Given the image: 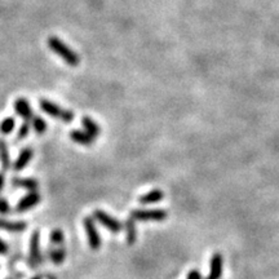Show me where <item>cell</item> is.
<instances>
[{
	"label": "cell",
	"mask_w": 279,
	"mask_h": 279,
	"mask_svg": "<svg viewBox=\"0 0 279 279\" xmlns=\"http://www.w3.org/2000/svg\"><path fill=\"white\" fill-rule=\"evenodd\" d=\"M12 184L13 186L16 187H21V189H26V190L29 191H36V189H38L39 184L36 180H34V178H13L12 180Z\"/></svg>",
	"instance_id": "obj_13"
},
{
	"label": "cell",
	"mask_w": 279,
	"mask_h": 279,
	"mask_svg": "<svg viewBox=\"0 0 279 279\" xmlns=\"http://www.w3.org/2000/svg\"><path fill=\"white\" fill-rule=\"evenodd\" d=\"M0 162L4 171L11 168V157H9L8 145L4 140H0Z\"/></svg>",
	"instance_id": "obj_17"
},
{
	"label": "cell",
	"mask_w": 279,
	"mask_h": 279,
	"mask_svg": "<svg viewBox=\"0 0 279 279\" xmlns=\"http://www.w3.org/2000/svg\"><path fill=\"white\" fill-rule=\"evenodd\" d=\"M49 279H56V278H54V276H49Z\"/></svg>",
	"instance_id": "obj_28"
},
{
	"label": "cell",
	"mask_w": 279,
	"mask_h": 279,
	"mask_svg": "<svg viewBox=\"0 0 279 279\" xmlns=\"http://www.w3.org/2000/svg\"><path fill=\"white\" fill-rule=\"evenodd\" d=\"M163 191L155 189V190H152L150 193L145 194V195L140 196L138 202L141 203V204H152V203L161 202L162 199H163Z\"/></svg>",
	"instance_id": "obj_14"
},
{
	"label": "cell",
	"mask_w": 279,
	"mask_h": 279,
	"mask_svg": "<svg viewBox=\"0 0 279 279\" xmlns=\"http://www.w3.org/2000/svg\"><path fill=\"white\" fill-rule=\"evenodd\" d=\"M187 279H203V278L196 269H193V270H190L189 271V274H187Z\"/></svg>",
	"instance_id": "obj_24"
},
{
	"label": "cell",
	"mask_w": 279,
	"mask_h": 279,
	"mask_svg": "<svg viewBox=\"0 0 279 279\" xmlns=\"http://www.w3.org/2000/svg\"><path fill=\"white\" fill-rule=\"evenodd\" d=\"M93 219L101 224L104 228H106L109 232L114 233V234H118V233L123 229L122 224L119 223L116 219L111 217L109 214H106L105 211H102V210H96L95 214H93Z\"/></svg>",
	"instance_id": "obj_5"
},
{
	"label": "cell",
	"mask_w": 279,
	"mask_h": 279,
	"mask_svg": "<svg viewBox=\"0 0 279 279\" xmlns=\"http://www.w3.org/2000/svg\"><path fill=\"white\" fill-rule=\"evenodd\" d=\"M27 228L26 223H9L6 220H0V229L11 233H21L25 232Z\"/></svg>",
	"instance_id": "obj_16"
},
{
	"label": "cell",
	"mask_w": 279,
	"mask_h": 279,
	"mask_svg": "<svg viewBox=\"0 0 279 279\" xmlns=\"http://www.w3.org/2000/svg\"><path fill=\"white\" fill-rule=\"evenodd\" d=\"M31 124H33L34 129L38 134H43L47 131V122L42 116H34L33 120H31Z\"/></svg>",
	"instance_id": "obj_20"
},
{
	"label": "cell",
	"mask_w": 279,
	"mask_h": 279,
	"mask_svg": "<svg viewBox=\"0 0 279 279\" xmlns=\"http://www.w3.org/2000/svg\"><path fill=\"white\" fill-rule=\"evenodd\" d=\"M84 229H86L87 237H88V244L91 247V250L97 251L101 247V238H100V233L96 226V220L93 217H86L83 221Z\"/></svg>",
	"instance_id": "obj_3"
},
{
	"label": "cell",
	"mask_w": 279,
	"mask_h": 279,
	"mask_svg": "<svg viewBox=\"0 0 279 279\" xmlns=\"http://www.w3.org/2000/svg\"><path fill=\"white\" fill-rule=\"evenodd\" d=\"M223 275V256L215 253L211 260V271L205 279H220Z\"/></svg>",
	"instance_id": "obj_10"
},
{
	"label": "cell",
	"mask_w": 279,
	"mask_h": 279,
	"mask_svg": "<svg viewBox=\"0 0 279 279\" xmlns=\"http://www.w3.org/2000/svg\"><path fill=\"white\" fill-rule=\"evenodd\" d=\"M42 196L39 195L38 191H30L27 195H25L24 198L17 203L16 205V211L17 212H25L31 210L33 207H35L39 202H40Z\"/></svg>",
	"instance_id": "obj_7"
},
{
	"label": "cell",
	"mask_w": 279,
	"mask_h": 279,
	"mask_svg": "<svg viewBox=\"0 0 279 279\" xmlns=\"http://www.w3.org/2000/svg\"><path fill=\"white\" fill-rule=\"evenodd\" d=\"M9 211H11V205L8 200L0 196V215H7Z\"/></svg>",
	"instance_id": "obj_23"
},
{
	"label": "cell",
	"mask_w": 279,
	"mask_h": 279,
	"mask_svg": "<svg viewBox=\"0 0 279 279\" xmlns=\"http://www.w3.org/2000/svg\"><path fill=\"white\" fill-rule=\"evenodd\" d=\"M7 252H8V246H7L6 242L0 239V255H6Z\"/></svg>",
	"instance_id": "obj_25"
},
{
	"label": "cell",
	"mask_w": 279,
	"mask_h": 279,
	"mask_svg": "<svg viewBox=\"0 0 279 279\" xmlns=\"http://www.w3.org/2000/svg\"><path fill=\"white\" fill-rule=\"evenodd\" d=\"M65 257H66V251L63 247L57 246V248H52V250H49V260H51L53 264L56 265L62 264V262L65 261Z\"/></svg>",
	"instance_id": "obj_18"
},
{
	"label": "cell",
	"mask_w": 279,
	"mask_h": 279,
	"mask_svg": "<svg viewBox=\"0 0 279 279\" xmlns=\"http://www.w3.org/2000/svg\"><path fill=\"white\" fill-rule=\"evenodd\" d=\"M4 185H6V175L4 172H0V193L3 191Z\"/></svg>",
	"instance_id": "obj_26"
},
{
	"label": "cell",
	"mask_w": 279,
	"mask_h": 279,
	"mask_svg": "<svg viewBox=\"0 0 279 279\" xmlns=\"http://www.w3.org/2000/svg\"><path fill=\"white\" fill-rule=\"evenodd\" d=\"M33 155H34V150L31 148H25L24 150H21L18 158L16 159L15 164H13V169L17 171V172L18 171H22V169L29 164V162L33 159Z\"/></svg>",
	"instance_id": "obj_9"
},
{
	"label": "cell",
	"mask_w": 279,
	"mask_h": 279,
	"mask_svg": "<svg viewBox=\"0 0 279 279\" xmlns=\"http://www.w3.org/2000/svg\"><path fill=\"white\" fill-rule=\"evenodd\" d=\"M125 233H127V243L129 246L136 243L137 239V230H136V220H133L132 217H129L124 224Z\"/></svg>",
	"instance_id": "obj_15"
},
{
	"label": "cell",
	"mask_w": 279,
	"mask_h": 279,
	"mask_svg": "<svg viewBox=\"0 0 279 279\" xmlns=\"http://www.w3.org/2000/svg\"><path fill=\"white\" fill-rule=\"evenodd\" d=\"M63 241H65V234L59 229H54L53 232L51 233V235H49V242L53 246H61V244H63Z\"/></svg>",
	"instance_id": "obj_21"
},
{
	"label": "cell",
	"mask_w": 279,
	"mask_h": 279,
	"mask_svg": "<svg viewBox=\"0 0 279 279\" xmlns=\"http://www.w3.org/2000/svg\"><path fill=\"white\" fill-rule=\"evenodd\" d=\"M168 216L164 210H134L131 212V217L136 221H163Z\"/></svg>",
	"instance_id": "obj_4"
},
{
	"label": "cell",
	"mask_w": 279,
	"mask_h": 279,
	"mask_svg": "<svg viewBox=\"0 0 279 279\" xmlns=\"http://www.w3.org/2000/svg\"><path fill=\"white\" fill-rule=\"evenodd\" d=\"M30 132V124L29 123L25 122L24 124L20 127V129H18V133H17V140H24L26 138L27 134H29Z\"/></svg>",
	"instance_id": "obj_22"
},
{
	"label": "cell",
	"mask_w": 279,
	"mask_h": 279,
	"mask_svg": "<svg viewBox=\"0 0 279 279\" xmlns=\"http://www.w3.org/2000/svg\"><path fill=\"white\" fill-rule=\"evenodd\" d=\"M39 106H40V109H42L45 114H48V115L52 116V118L58 119V120H62V122L65 123L73 122L75 118L74 111L62 109L61 106L56 105L54 102L49 101V100H45V98H40V100H39Z\"/></svg>",
	"instance_id": "obj_2"
},
{
	"label": "cell",
	"mask_w": 279,
	"mask_h": 279,
	"mask_svg": "<svg viewBox=\"0 0 279 279\" xmlns=\"http://www.w3.org/2000/svg\"><path fill=\"white\" fill-rule=\"evenodd\" d=\"M15 110L18 115L25 119V122L26 123H30L31 120H33V118H34L33 109H31V106H30L29 101H27L26 98L21 97V98H17V100H16Z\"/></svg>",
	"instance_id": "obj_8"
},
{
	"label": "cell",
	"mask_w": 279,
	"mask_h": 279,
	"mask_svg": "<svg viewBox=\"0 0 279 279\" xmlns=\"http://www.w3.org/2000/svg\"><path fill=\"white\" fill-rule=\"evenodd\" d=\"M70 138H72L74 143L79 144V145H83V146H91L93 144V141H95V138L89 136L87 132L78 131V129L70 132Z\"/></svg>",
	"instance_id": "obj_11"
},
{
	"label": "cell",
	"mask_w": 279,
	"mask_h": 279,
	"mask_svg": "<svg viewBox=\"0 0 279 279\" xmlns=\"http://www.w3.org/2000/svg\"><path fill=\"white\" fill-rule=\"evenodd\" d=\"M15 125H16L15 118H11V116H9V118H6L3 122L0 123V133L7 136V134H9L13 129H15Z\"/></svg>",
	"instance_id": "obj_19"
},
{
	"label": "cell",
	"mask_w": 279,
	"mask_h": 279,
	"mask_svg": "<svg viewBox=\"0 0 279 279\" xmlns=\"http://www.w3.org/2000/svg\"><path fill=\"white\" fill-rule=\"evenodd\" d=\"M42 261V255H40V234L38 230L33 233L31 239H30V265L35 267L39 262Z\"/></svg>",
	"instance_id": "obj_6"
},
{
	"label": "cell",
	"mask_w": 279,
	"mask_h": 279,
	"mask_svg": "<svg viewBox=\"0 0 279 279\" xmlns=\"http://www.w3.org/2000/svg\"><path fill=\"white\" fill-rule=\"evenodd\" d=\"M31 279H42V276L36 275V276H33V278H31Z\"/></svg>",
	"instance_id": "obj_27"
},
{
	"label": "cell",
	"mask_w": 279,
	"mask_h": 279,
	"mask_svg": "<svg viewBox=\"0 0 279 279\" xmlns=\"http://www.w3.org/2000/svg\"><path fill=\"white\" fill-rule=\"evenodd\" d=\"M82 124H83L84 127V132H87L89 136L93 137L95 140L97 138L100 132H101V129H100L97 123H96L93 119L89 118V116H84V118L82 119Z\"/></svg>",
	"instance_id": "obj_12"
},
{
	"label": "cell",
	"mask_w": 279,
	"mask_h": 279,
	"mask_svg": "<svg viewBox=\"0 0 279 279\" xmlns=\"http://www.w3.org/2000/svg\"><path fill=\"white\" fill-rule=\"evenodd\" d=\"M48 47L51 48V51L54 52L58 57L65 61L68 66L77 67L81 63V57L78 56L77 52L73 51L72 48L67 47L65 43L58 39L57 36H49L48 38Z\"/></svg>",
	"instance_id": "obj_1"
}]
</instances>
